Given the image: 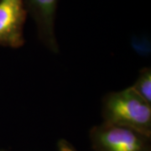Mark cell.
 Here are the masks:
<instances>
[{
	"mask_svg": "<svg viewBox=\"0 0 151 151\" xmlns=\"http://www.w3.org/2000/svg\"><path fill=\"white\" fill-rule=\"evenodd\" d=\"M102 115L104 123L127 127L151 136V105L131 87L109 92L103 97Z\"/></svg>",
	"mask_w": 151,
	"mask_h": 151,
	"instance_id": "1",
	"label": "cell"
},
{
	"mask_svg": "<svg viewBox=\"0 0 151 151\" xmlns=\"http://www.w3.org/2000/svg\"><path fill=\"white\" fill-rule=\"evenodd\" d=\"M92 151H151V136L103 122L89 132Z\"/></svg>",
	"mask_w": 151,
	"mask_h": 151,
	"instance_id": "2",
	"label": "cell"
},
{
	"mask_svg": "<svg viewBox=\"0 0 151 151\" xmlns=\"http://www.w3.org/2000/svg\"><path fill=\"white\" fill-rule=\"evenodd\" d=\"M26 14L23 0H0V45L14 49L23 46Z\"/></svg>",
	"mask_w": 151,
	"mask_h": 151,
	"instance_id": "3",
	"label": "cell"
},
{
	"mask_svg": "<svg viewBox=\"0 0 151 151\" xmlns=\"http://www.w3.org/2000/svg\"><path fill=\"white\" fill-rule=\"evenodd\" d=\"M25 9L36 24L40 41L51 51L57 53L59 46L55 37V21L59 0H23Z\"/></svg>",
	"mask_w": 151,
	"mask_h": 151,
	"instance_id": "4",
	"label": "cell"
},
{
	"mask_svg": "<svg viewBox=\"0 0 151 151\" xmlns=\"http://www.w3.org/2000/svg\"><path fill=\"white\" fill-rule=\"evenodd\" d=\"M141 98L151 105V69H142L134 85L130 86Z\"/></svg>",
	"mask_w": 151,
	"mask_h": 151,
	"instance_id": "5",
	"label": "cell"
},
{
	"mask_svg": "<svg viewBox=\"0 0 151 151\" xmlns=\"http://www.w3.org/2000/svg\"><path fill=\"white\" fill-rule=\"evenodd\" d=\"M58 151H78L74 146L66 139H61L57 143Z\"/></svg>",
	"mask_w": 151,
	"mask_h": 151,
	"instance_id": "6",
	"label": "cell"
},
{
	"mask_svg": "<svg viewBox=\"0 0 151 151\" xmlns=\"http://www.w3.org/2000/svg\"><path fill=\"white\" fill-rule=\"evenodd\" d=\"M0 151H8V150H0Z\"/></svg>",
	"mask_w": 151,
	"mask_h": 151,
	"instance_id": "7",
	"label": "cell"
}]
</instances>
